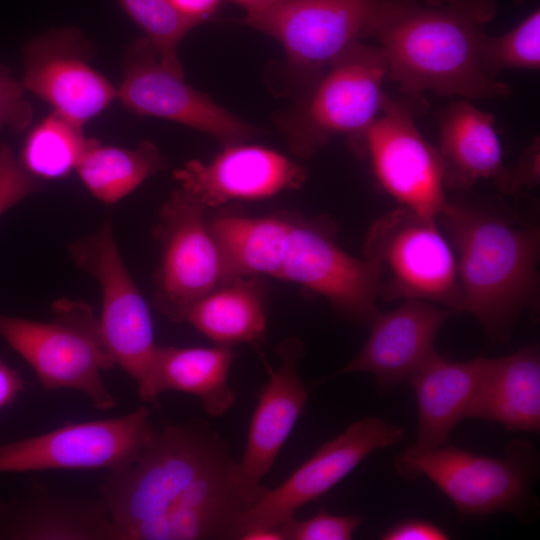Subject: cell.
<instances>
[{
	"label": "cell",
	"mask_w": 540,
	"mask_h": 540,
	"mask_svg": "<svg viewBox=\"0 0 540 540\" xmlns=\"http://www.w3.org/2000/svg\"><path fill=\"white\" fill-rule=\"evenodd\" d=\"M234 467L224 442L204 423L168 424L155 430L133 464L108 473L100 499L124 535L167 513L238 511L244 507L235 491Z\"/></svg>",
	"instance_id": "6da1fadb"
},
{
	"label": "cell",
	"mask_w": 540,
	"mask_h": 540,
	"mask_svg": "<svg viewBox=\"0 0 540 540\" xmlns=\"http://www.w3.org/2000/svg\"><path fill=\"white\" fill-rule=\"evenodd\" d=\"M437 220L457 253L463 311L490 339L508 341L520 313L538 304L539 229L479 199L447 200Z\"/></svg>",
	"instance_id": "7a4b0ae2"
},
{
	"label": "cell",
	"mask_w": 540,
	"mask_h": 540,
	"mask_svg": "<svg viewBox=\"0 0 540 540\" xmlns=\"http://www.w3.org/2000/svg\"><path fill=\"white\" fill-rule=\"evenodd\" d=\"M496 11V0H443L434 7L413 0L375 35L388 79L411 100L426 91L468 100L509 96L512 88L489 76L478 57L482 27Z\"/></svg>",
	"instance_id": "3957f363"
},
{
	"label": "cell",
	"mask_w": 540,
	"mask_h": 540,
	"mask_svg": "<svg viewBox=\"0 0 540 540\" xmlns=\"http://www.w3.org/2000/svg\"><path fill=\"white\" fill-rule=\"evenodd\" d=\"M387 73L380 47L355 42L343 50L278 117L291 151L309 158L332 137L344 135L354 150L365 155L367 133L381 111Z\"/></svg>",
	"instance_id": "277c9868"
},
{
	"label": "cell",
	"mask_w": 540,
	"mask_h": 540,
	"mask_svg": "<svg viewBox=\"0 0 540 540\" xmlns=\"http://www.w3.org/2000/svg\"><path fill=\"white\" fill-rule=\"evenodd\" d=\"M54 319L39 322L0 313V335L32 368L46 390L83 393L94 408L109 410L116 400L102 379L115 362L107 351L99 319L83 301L52 304Z\"/></svg>",
	"instance_id": "5b68a950"
},
{
	"label": "cell",
	"mask_w": 540,
	"mask_h": 540,
	"mask_svg": "<svg viewBox=\"0 0 540 540\" xmlns=\"http://www.w3.org/2000/svg\"><path fill=\"white\" fill-rule=\"evenodd\" d=\"M413 0H285L236 23L276 39L302 90L343 50L378 31Z\"/></svg>",
	"instance_id": "8992f818"
},
{
	"label": "cell",
	"mask_w": 540,
	"mask_h": 540,
	"mask_svg": "<svg viewBox=\"0 0 540 540\" xmlns=\"http://www.w3.org/2000/svg\"><path fill=\"white\" fill-rule=\"evenodd\" d=\"M436 222L399 205L371 224L363 251L377 270L379 297L421 299L463 311L456 257Z\"/></svg>",
	"instance_id": "52a82bcc"
},
{
	"label": "cell",
	"mask_w": 540,
	"mask_h": 540,
	"mask_svg": "<svg viewBox=\"0 0 540 540\" xmlns=\"http://www.w3.org/2000/svg\"><path fill=\"white\" fill-rule=\"evenodd\" d=\"M262 275L296 283L365 325L370 326L379 313L376 268L342 250L334 228L325 222L282 215Z\"/></svg>",
	"instance_id": "ba28073f"
},
{
	"label": "cell",
	"mask_w": 540,
	"mask_h": 540,
	"mask_svg": "<svg viewBox=\"0 0 540 540\" xmlns=\"http://www.w3.org/2000/svg\"><path fill=\"white\" fill-rule=\"evenodd\" d=\"M536 450L515 439L505 457L496 459L454 447L439 446L409 461L396 471L405 479H430L462 516H484L528 511L536 472Z\"/></svg>",
	"instance_id": "9c48e42d"
},
{
	"label": "cell",
	"mask_w": 540,
	"mask_h": 540,
	"mask_svg": "<svg viewBox=\"0 0 540 540\" xmlns=\"http://www.w3.org/2000/svg\"><path fill=\"white\" fill-rule=\"evenodd\" d=\"M71 255L100 285L102 310L98 319L107 351L136 382L139 397L147 402L158 346L149 307L122 260L110 221L76 242Z\"/></svg>",
	"instance_id": "30bf717a"
},
{
	"label": "cell",
	"mask_w": 540,
	"mask_h": 540,
	"mask_svg": "<svg viewBox=\"0 0 540 540\" xmlns=\"http://www.w3.org/2000/svg\"><path fill=\"white\" fill-rule=\"evenodd\" d=\"M207 208L179 187L162 205L154 234L161 246L154 276L155 307L174 322L232 279L206 219Z\"/></svg>",
	"instance_id": "8fae6325"
},
{
	"label": "cell",
	"mask_w": 540,
	"mask_h": 540,
	"mask_svg": "<svg viewBox=\"0 0 540 540\" xmlns=\"http://www.w3.org/2000/svg\"><path fill=\"white\" fill-rule=\"evenodd\" d=\"M155 428L144 406L114 418L67 422L33 437L0 442V473L55 469H105L133 464Z\"/></svg>",
	"instance_id": "7c38bea8"
},
{
	"label": "cell",
	"mask_w": 540,
	"mask_h": 540,
	"mask_svg": "<svg viewBox=\"0 0 540 540\" xmlns=\"http://www.w3.org/2000/svg\"><path fill=\"white\" fill-rule=\"evenodd\" d=\"M404 430L377 417L351 424L323 443L288 479L267 489L254 504L243 509L236 522L235 539L253 529L278 527L294 517L308 502L326 494L368 455L400 442Z\"/></svg>",
	"instance_id": "4fadbf2b"
},
{
	"label": "cell",
	"mask_w": 540,
	"mask_h": 540,
	"mask_svg": "<svg viewBox=\"0 0 540 540\" xmlns=\"http://www.w3.org/2000/svg\"><path fill=\"white\" fill-rule=\"evenodd\" d=\"M413 104L383 95L381 112L369 129L365 155L369 156L381 187L401 206L435 217L447 199L438 148L417 129Z\"/></svg>",
	"instance_id": "5bb4252c"
},
{
	"label": "cell",
	"mask_w": 540,
	"mask_h": 540,
	"mask_svg": "<svg viewBox=\"0 0 540 540\" xmlns=\"http://www.w3.org/2000/svg\"><path fill=\"white\" fill-rule=\"evenodd\" d=\"M117 91L118 99L131 111L192 127L211 135L223 147L241 144L263 133L167 70L145 37L128 49Z\"/></svg>",
	"instance_id": "9a60e30c"
},
{
	"label": "cell",
	"mask_w": 540,
	"mask_h": 540,
	"mask_svg": "<svg viewBox=\"0 0 540 540\" xmlns=\"http://www.w3.org/2000/svg\"><path fill=\"white\" fill-rule=\"evenodd\" d=\"M92 45L75 27L47 31L22 48V85L53 111L84 126L106 109L118 91L90 64Z\"/></svg>",
	"instance_id": "2e32d148"
},
{
	"label": "cell",
	"mask_w": 540,
	"mask_h": 540,
	"mask_svg": "<svg viewBox=\"0 0 540 540\" xmlns=\"http://www.w3.org/2000/svg\"><path fill=\"white\" fill-rule=\"evenodd\" d=\"M303 354L302 342L290 337L277 347L278 368L273 370L265 362L269 379L259 392L245 452L235 463L233 472L235 491L244 509L266 492L260 481L272 467L306 405L308 391L297 371Z\"/></svg>",
	"instance_id": "e0dca14e"
},
{
	"label": "cell",
	"mask_w": 540,
	"mask_h": 540,
	"mask_svg": "<svg viewBox=\"0 0 540 540\" xmlns=\"http://www.w3.org/2000/svg\"><path fill=\"white\" fill-rule=\"evenodd\" d=\"M306 177L307 171L284 155L242 144L224 147L209 163L191 160L174 172L179 187L207 209L297 189Z\"/></svg>",
	"instance_id": "ac0fdd59"
},
{
	"label": "cell",
	"mask_w": 540,
	"mask_h": 540,
	"mask_svg": "<svg viewBox=\"0 0 540 540\" xmlns=\"http://www.w3.org/2000/svg\"><path fill=\"white\" fill-rule=\"evenodd\" d=\"M453 313L421 299H406L389 312H379L363 348L337 375L368 372L382 391L406 382L435 353L436 335Z\"/></svg>",
	"instance_id": "d6986e66"
},
{
	"label": "cell",
	"mask_w": 540,
	"mask_h": 540,
	"mask_svg": "<svg viewBox=\"0 0 540 540\" xmlns=\"http://www.w3.org/2000/svg\"><path fill=\"white\" fill-rule=\"evenodd\" d=\"M1 540H125L101 499L61 496L34 481L0 500Z\"/></svg>",
	"instance_id": "ffe728a7"
},
{
	"label": "cell",
	"mask_w": 540,
	"mask_h": 540,
	"mask_svg": "<svg viewBox=\"0 0 540 540\" xmlns=\"http://www.w3.org/2000/svg\"><path fill=\"white\" fill-rule=\"evenodd\" d=\"M487 359L453 362L433 353L406 381L414 391L418 410L417 436L394 462L399 469L419 455L443 446L464 418L482 379Z\"/></svg>",
	"instance_id": "44dd1931"
},
{
	"label": "cell",
	"mask_w": 540,
	"mask_h": 540,
	"mask_svg": "<svg viewBox=\"0 0 540 540\" xmlns=\"http://www.w3.org/2000/svg\"><path fill=\"white\" fill-rule=\"evenodd\" d=\"M492 114L477 109L468 99L452 103L439 120V154L444 186L466 191L478 180L494 181L500 191H516L511 167L503 163V150Z\"/></svg>",
	"instance_id": "7402d4cb"
},
{
	"label": "cell",
	"mask_w": 540,
	"mask_h": 540,
	"mask_svg": "<svg viewBox=\"0 0 540 540\" xmlns=\"http://www.w3.org/2000/svg\"><path fill=\"white\" fill-rule=\"evenodd\" d=\"M467 418L494 421L509 431H539L540 354L536 343L487 359Z\"/></svg>",
	"instance_id": "603a6c76"
},
{
	"label": "cell",
	"mask_w": 540,
	"mask_h": 540,
	"mask_svg": "<svg viewBox=\"0 0 540 540\" xmlns=\"http://www.w3.org/2000/svg\"><path fill=\"white\" fill-rule=\"evenodd\" d=\"M234 359L230 346H158L147 402L156 404L160 394L178 391L197 396L208 415L221 416L236 401L228 383Z\"/></svg>",
	"instance_id": "cb8c5ba5"
},
{
	"label": "cell",
	"mask_w": 540,
	"mask_h": 540,
	"mask_svg": "<svg viewBox=\"0 0 540 540\" xmlns=\"http://www.w3.org/2000/svg\"><path fill=\"white\" fill-rule=\"evenodd\" d=\"M184 321L216 345L258 346L267 329L263 284L257 276L234 277L196 302Z\"/></svg>",
	"instance_id": "d4e9b609"
},
{
	"label": "cell",
	"mask_w": 540,
	"mask_h": 540,
	"mask_svg": "<svg viewBox=\"0 0 540 540\" xmlns=\"http://www.w3.org/2000/svg\"><path fill=\"white\" fill-rule=\"evenodd\" d=\"M166 167L165 157L149 141L129 149L103 146L94 139L76 171L95 198L113 204Z\"/></svg>",
	"instance_id": "484cf974"
},
{
	"label": "cell",
	"mask_w": 540,
	"mask_h": 540,
	"mask_svg": "<svg viewBox=\"0 0 540 540\" xmlns=\"http://www.w3.org/2000/svg\"><path fill=\"white\" fill-rule=\"evenodd\" d=\"M93 141L82 126L53 111L27 133L18 159L34 177L58 179L76 170Z\"/></svg>",
	"instance_id": "4316f807"
},
{
	"label": "cell",
	"mask_w": 540,
	"mask_h": 540,
	"mask_svg": "<svg viewBox=\"0 0 540 540\" xmlns=\"http://www.w3.org/2000/svg\"><path fill=\"white\" fill-rule=\"evenodd\" d=\"M125 13L143 31L156 50L161 64L183 77L178 47L186 34L197 25L179 15L167 0H118Z\"/></svg>",
	"instance_id": "83f0119b"
},
{
	"label": "cell",
	"mask_w": 540,
	"mask_h": 540,
	"mask_svg": "<svg viewBox=\"0 0 540 540\" xmlns=\"http://www.w3.org/2000/svg\"><path fill=\"white\" fill-rule=\"evenodd\" d=\"M478 57L491 77L505 69L538 70L540 67V12L534 10L509 32L492 36L481 32Z\"/></svg>",
	"instance_id": "f1b7e54d"
},
{
	"label": "cell",
	"mask_w": 540,
	"mask_h": 540,
	"mask_svg": "<svg viewBox=\"0 0 540 540\" xmlns=\"http://www.w3.org/2000/svg\"><path fill=\"white\" fill-rule=\"evenodd\" d=\"M363 519L356 515H333L319 511L307 519L294 517L278 526L284 540H349Z\"/></svg>",
	"instance_id": "f546056e"
},
{
	"label": "cell",
	"mask_w": 540,
	"mask_h": 540,
	"mask_svg": "<svg viewBox=\"0 0 540 540\" xmlns=\"http://www.w3.org/2000/svg\"><path fill=\"white\" fill-rule=\"evenodd\" d=\"M42 189L41 180L22 166L7 143L0 142V215Z\"/></svg>",
	"instance_id": "4dcf8cb0"
},
{
	"label": "cell",
	"mask_w": 540,
	"mask_h": 540,
	"mask_svg": "<svg viewBox=\"0 0 540 540\" xmlns=\"http://www.w3.org/2000/svg\"><path fill=\"white\" fill-rule=\"evenodd\" d=\"M24 87L6 67H0V131L15 133L26 130L33 118V110L24 95Z\"/></svg>",
	"instance_id": "1f68e13d"
},
{
	"label": "cell",
	"mask_w": 540,
	"mask_h": 540,
	"mask_svg": "<svg viewBox=\"0 0 540 540\" xmlns=\"http://www.w3.org/2000/svg\"><path fill=\"white\" fill-rule=\"evenodd\" d=\"M448 533L438 525L422 519H406L388 528L383 540H447Z\"/></svg>",
	"instance_id": "d6a6232c"
},
{
	"label": "cell",
	"mask_w": 540,
	"mask_h": 540,
	"mask_svg": "<svg viewBox=\"0 0 540 540\" xmlns=\"http://www.w3.org/2000/svg\"><path fill=\"white\" fill-rule=\"evenodd\" d=\"M539 138L533 139L518 163L511 167L516 191L521 187L533 188L539 184Z\"/></svg>",
	"instance_id": "836d02e7"
},
{
	"label": "cell",
	"mask_w": 540,
	"mask_h": 540,
	"mask_svg": "<svg viewBox=\"0 0 540 540\" xmlns=\"http://www.w3.org/2000/svg\"><path fill=\"white\" fill-rule=\"evenodd\" d=\"M170 6L185 19L199 25L211 17L222 0H167Z\"/></svg>",
	"instance_id": "e575fe53"
},
{
	"label": "cell",
	"mask_w": 540,
	"mask_h": 540,
	"mask_svg": "<svg viewBox=\"0 0 540 540\" xmlns=\"http://www.w3.org/2000/svg\"><path fill=\"white\" fill-rule=\"evenodd\" d=\"M24 388L20 374L0 359V410L13 402Z\"/></svg>",
	"instance_id": "d590c367"
},
{
	"label": "cell",
	"mask_w": 540,
	"mask_h": 540,
	"mask_svg": "<svg viewBox=\"0 0 540 540\" xmlns=\"http://www.w3.org/2000/svg\"><path fill=\"white\" fill-rule=\"evenodd\" d=\"M234 2L246 10V15H253L266 11L285 0H228Z\"/></svg>",
	"instance_id": "8d00e7d4"
},
{
	"label": "cell",
	"mask_w": 540,
	"mask_h": 540,
	"mask_svg": "<svg viewBox=\"0 0 540 540\" xmlns=\"http://www.w3.org/2000/svg\"><path fill=\"white\" fill-rule=\"evenodd\" d=\"M240 540H284L279 527L258 528L244 533Z\"/></svg>",
	"instance_id": "74e56055"
},
{
	"label": "cell",
	"mask_w": 540,
	"mask_h": 540,
	"mask_svg": "<svg viewBox=\"0 0 540 540\" xmlns=\"http://www.w3.org/2000/svg\"><path fill=\"white\" fill-rule=\"evenodd\" d=\"M424 1V5L426 6H439L440 4H442L443 0H423Z\"/></svg>",
	"instance_id": "f35d334b"
},
{
	"label": "cell",
	"mask_w": 540,
	"mask_h": 540,
	"mask_svg": "<svg viewBox=\"0 0 540 540\" xmlns=\"http://www.w3.org/2000/svg\"><path fill=\"white\" fill-rule=\"evenodd\" d=\"M522 1H523V0H517V2L520 3V4L522 3Z\"/></svg>",
	"instance_id": "ab89813d"
}]
</instances>
